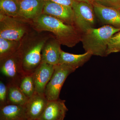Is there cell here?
<instances>
[{
  "label": "cell",
  "mask_w": 120,
  "mask_h": 120,
  "mask_svg": "<svg viewBox=\"0 0 120 120\" xmlns=\"http://www.w3.org/2000/svg\"><path fill=\"white\" fill-rule=\"evenodd\" d=\"M8 104L25 106L29 98L22 92L19 87L8 83Z\"/></svg>",
  "instance_id": "17"
},
{
  "label": "cell",
  "mask_w": 120,
  "mask_h": 120,
  "mask_svg": "<svg viewBox=\"0 0 120 120\" xmlns=\"http://www.w3.org/2000/svg\"><path fill=\"white\" fill-rule=\"evenodd\" d=\"M19 87L28 98L32 97L35 93V90L32 74L25 75L21 80Z\"/></svg>",
  "instance_id": "20"
},
{
  "label": "cell",
  "mask_w": 120,
  "mask_h": 120,
  "mask_svg": "<svg viewBox=\"0 0 120 120\" xmlns=\"http://www.w3.org/2000/svg\"><path fill=\"white\" fill-rule=\"evenodd\" d=\"M43 13L56 17L65 23L74 25V13L71 7L65 6L50 1H44Z\"/></svg>",
  "instance_id": "8"
},
{
  "label": "cell",
  "mask_w": 120,
  "mask_h": 120,
  "mask_svg": "<svg viewBox=\"0 0 120 120\" xmlns=\"http://www.w3.org/2000/svg\"><path fill=\"white\" fill-rule=\"evenodd\" d=\"M48 100L45 94L35 93L25 105L27 119L38 120L45 109Z\"/></svg>",
  "instance_id": "13"
},
{
  "label": "cell",
  "mask_w": 120,
  "mask_h": 120,
  "mask_svg": "<svg viewBox=\"0 0 120 120\" xmlns=\"http://www.w3.org/2000/svg\"><path fill=\"white\" fill-rule=\"evenodd\" d=\"M8 88L1 80L0 81V107L8 105Z\"/></svg>",
  "instance_id": "22"
},
{
  "label": "cell",
  "mask_w": 120,
  "mask_h": 120,
  "mask_svg": "<svg viewBox=\"0 0 120 120\" xmlns=\"http://www.w3.org/2000/svg\"><path fill=\"white\" fill-rule=\"evenodd\" d=\"M20 1L18 0H0V13L19 18Z\"/></svg>",
  "instance_id": "19"
},
{
  "label": "cell",
  "mask_w": 120,
  "mask_h": 120,
  "mask_svg": "<svg viewBox=\"0 0 120 120\" xmlns=\"http://www.w3.org/2000/svg\"><path fill=\"white\" fill-rule=\"evenodd\" d=\"M26 35L21 41L18 51L22 59V67L26 75H31L41 63L42 51L51 35L42 34L34 30Z\"/></svg>",
  "instance_id": "2"
},
{
  "label": "cell",
  "mask_w": 120,
  "mask_h": 120,
  "mask_svg": "<svg viewBox=\"0 0 120 120\" xmlns=\"http://www.w3.org/2000/svg\"><path fill=\"white\" fill-rule=\"evenodd\" d=\"M95 16L105 25H110L120 28V11L93 2Z\"/></svg>",
  "instance_id": "9"
},
{
  "label": "cell",
  "mask_w": 120,
  "mask_h": 120,
  "mask_svg": "<svg viewBox=\"0 0 120 120\" xmlns=\"http://www.w3.org/2000/svg\"><path fill=\"white\" fill-rule=\"evenodd\" d=\"M65 101L60 99L48 101L45 109L37 120H64L68 111L65 105Z\"/></svg>",
  "instance_id": "14"
},
{
  "label": "cell",
  "mask_w": 120,
  "mask_h": 120,
  "mask_svg": "<svg viewBox=\"0 0 120 120\" xmlns=\"http://www.w3.org/2000/svg\"><path fill=\"white\" fill-rule=\"evenodd\" d=\"M32 120V119H26V120Z\"/></svg>",
  "instance_id": "26"
},
{
  "label": "cell",
  "mask_w": 120,
  "mask_h": 120,
  "mask_svg": "<svg viewBox=\"0 0 120 120\" xmlns=\"http://www.w3.org/2000/svg\"><path fill=\"white\" fill-rule=\"evenodd\" d=\"M120 52V31L110 39L107 50V56L113 53Z\"/></svg>",
  "instance_id": "21"
},
{
  "label": "cell",
  "mask_w": 120,
  "mask_h": 120,
  "mask_svg": "<svg viewBox=\"0 0 120 120\" xmlns=\"http://www.w3.org/2000/svg\"><path fill=\"white\" fill-rule=\"evenodd\" d=\"M18 0L19 1H22L24 0Z\"/></svg>",
  "instance_id": "27"
},
{
  "label": "cell",
  "mask_w": 120,
  "mask_h": 120,
  "mask_svg": "<svg viewBox=\"0 0 120 120\" xmlns=\"http://www.w3.org/2000/svg\"><path fill=\"white\" fill-rule=\"evenodd\" d=\"M1 73L7 78L8 84L19 86L26 75L22 67V59L19 51L4 60H0Z\"/></svg>",
  "instance_id": "7"
},
{
  "label": "cell",
  "mask_w": 120,
  "mask_h": 120,
  "mask_svg": "<svg viewBox=\"0 0 120 120\" xmlns=\"http://www.w3.org/2000/svg\"><path fill=\"white\" fill-rule=\"evenodd\" d=\"M27 119L25 106L8 104L0 107V120Z\"/></svg>",
  "instance_id": "15"
},
{
  "label": "cell",
  "mask_w": 120,
  "mask_h": 120,
  "mask_svg": "<svg viewBox=\"0 0 120 120\" xmlns=\"http://www.w3.org/2000/svg\"><path fill=\"white\" fill-rule=\"evenodd\" d=\"M76 69L70 65L58 64L54 65V70L50 80L46 87L45 95L48 101L59 99L60 92L65 81Z\"/></svg>",
  "instance_id": "6"
},
{
  "label": "cell",
  "mask_w": 120,
  "mask_h": 120,
  "mask_svg": "<svg viewBox=\"0 0 120 120\" xmlns=\"http://www.w3.org/2000/svg\"><path fill=\"white\" fill-rule=\"evenodd\" d=\"M92 56L88 52L82 54H75L64 52L61 50L58 64L68 65L77 69L88 61Z\"/></svg>",
  "instance_id": "16"
},
{
  "label": "cell",
  "mask_w": 120,
  "mask_h": 120,
  "mask_svg": "<svg viewBox=\"0 0 120 120\" xmlns=\"http://www.w3.org/2000/svg\"><path fill=\"white\" fill-rule=\"evenodd\" d=\"M94 2L120 11V0H93Z\"/></svg>",
  "instance_id": "23"
},
{
  "label": "cell",
  "mask_w": 120,
  "mask_h": 120,
  "mask_svg": "<svg viewBox=\"0 0 120 120\" xmlns=\"http://www.w3.org/2000/svg\"><path fill=\"white\" fill-rule=\"evenodd\" d=\"M21 41L9 40L0 37V60L16 52L21 45Z\"/></svg>",
  "instance_id": "18"
},
{
  "label": "cell",
  "mask_w": 120,
  "mask_h": 120,
  "mask_svg": "<svg viewBox=\"0 0 120 120\" xmlns=\"http://www.w3.org/2000/svg\"><path fill=\"white\" fill-rule=\"evenodd\" d=\"M75 1H80V2H87L89 4H93L94 1L93 0H74Z\"/></svg>",
  "instance_id": "25"
},
{
  "label": "cell",
  "mask_w": 120,
  "mask_h": 120,
  "mask_svg": "<svg viewBox=\"0 0 120 120\" xmlns=\"http://www.w3.org/2000/svg\"><path fill=\"white\" fill-rule=\"evenodd\" d=\"M31 21L34 30L52 32L61 45L72 47L81 41L82 33L74 25L65 23L56 17L42 13Z\"/></svg>",
  "instance_id": "1"
},
{
  "label": "cell",
  "mask_w": 120,
  "mask_h": 120,
  "mask_svg": "<svg viewBox=\"0 0 120 120\" xmlns=\"http://www.w3.org/2000/svg\"><path fill=\"white\" fill-rule=\"evenodd\" d=\"M43 0L50 1L59 4L71 7H72V5L75 1L74 0Z\"/></svg>",
  "instance_id": "24"
},
{
  "label": "cell",
  "mask_w": 120,
  "mask_h": 120,
  "mask_svg": "<svg viewBox=\"0 0 120 120\" xmlns=\"http://www.w3.org/2000/svg\"><path fill=\"white\" fill-rule=\"evenodd\" d=\"M61 44L52 35L46 42L42 51L41 62L56 65L59 64Z\"/></svg>",
  "instance_id": "12"
},
{
  "label": "cell",
  "mask_w": 120,
  "mask_h": 120,
  "mask_svg": "<svg viewBox=\"0 0 120 120\" xmlns=\"http://www.w3.org/2000/svg\"><path fill=\"white\" fill-rule=\"evenodd\" d=\"M54 70V65L41 62L32 74L35 93L45 94L46 87L50 80Z\"/></svg>",
  "instance_id": "10"
},
{
  "label": "cell",
  "mask_w": 120,
  "mask_h": 120,
  "mask_svg": "<svg viewBox=\"0 0 120 120\" xmlns=\"http://www.w3.org/2000/svg\"><path fill=\"white\" fill-rule=\"evenodd\" d=\"M43 0H24L20 1L19 18L27 20L36 19L43 13Z\"/></svg>",
  "instance_id": "11"
},
{
  "label": "cell",
  "mask_w": 120,
  "mask_h": 120,
  "mask_svg": "<svg viewBox=\"0 0 120 120\" xmlns=\"http://www.w3.org/2000/svg\"><path fill=\"white\" fill-rule=\"evenodd\" d=\"M26 24L20 18L0 13V37L13 41H22L30 32Z\"/></svg>",
  "instance_id": "4"
},
{
  "label": "cell",
  "mask_w": 120,
  "mask_h": 120,
  "mask_svg": "<svg viewBox=\"0 0 120 120\" xmlns=\"http://www.w3.org/2000/svg\"><path fill=\"white\" fill-rule=\"evenodd\" d=\"M72 8L74 26L82 34L94 27L96 16L92 4L75 1Z\"/></svg>",
  "instance_id": "5"
},
{
  "label": "cell",
  "mask_w": 120,
  "mask_h": 120,
  "mask_svg": "<svg viewBox=\"0 0 120 120\" xmlns=\"http://www.w3.org/2000/svg\"><path fill=\"white\" fill-rule=\"evenodd\" d=\"M120 31V28L110 25L90 28L82 34L81 41L83 49L93 56H106L110 40Z\"/></svg>",
  "instance_id": "3"
}]
</instances>
